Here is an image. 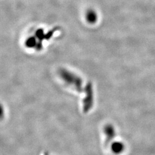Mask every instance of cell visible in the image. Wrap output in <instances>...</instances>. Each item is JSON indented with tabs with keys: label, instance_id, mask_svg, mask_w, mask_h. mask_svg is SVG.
<instances>
[{
	"label": "cell",
	"instance_id": "277c9868",
	"mask_svg": "<svg viewBox=\"0 0 155 155\" xmlns=\"http://www.w3.org/2000/svg\"><path fill=\"white\" fill-rule=\"evenodd\" d=\"M125 150V145L121 141H115L111 145V150L113 153L119 155Z\"/></svg>",
	"mask_w": 155,
	"mask_h": 155
},
{
	"label": "cell",
	"instance_id": "5b68a950",
	"mask_svg": "<svg viewBox=\"0 0 155 155\" xmlns=\"http://www.w3.org/2000/svg\"><path fill=\"white\" fill-rule=\"evenodd\" d=\"M87 19L91 23H94L97 20V15L93 11H89L87 14Z\"/></svg>",
	"mask_w": 155,
	"mask_h": 155
},
{
	"label": "cell",
	"instance_id": "8992f818",
	"mask_svg": "<svg viewBox=\"0 0 155 155\" xmlns=\"http://www.w3.org/2000/svg\"><path fill=\"white\" fill-rule=\"evenodd\" d=\"M45 155H48V153H46V154H45Z\"/></svg>",
	"mask_w": 155,
	"mask_h": 155
},
{
	"label": "cell",
	"instance_id": "7a4b0ae2",
	"mask_svg": "<svg viewBox=\"0 0 155 155\" xmlns=\"http://www.w3.org/2000/svg\"><path fill=\"white\" fill-rule=\"evenodd\" d=\"M86 96L85 99L83 100V111L84 113L88 112L92 107L93 104V91L91 83H89L86 86Z\"/></svg>",
	"mask_w": 155,
	"mask_h": 155
},
{
	"label": "cell",
	"instance_id": "3957f363",
	"mask_svg": "<svg viewBox=\"0 0 155 155\" xmlns=\"http://www.w3.org/2000/svg\"><path fill=\"white\" fill-rule=\"evenodd\" d=\"M104 131L106 136L105 144L107 147L116 136V130L112 125L107 124L104 127Z\"/></svg>",
	"mask_w": 155,
	"mask_h": 155
},
{
	"label": "cell",
	"instance_id": "6da1fadb",
	"mask_svg": "<svg viewBox=\"0 0 155 155\" xmlns=\"http://www.w3.org/2000/svg\"><path fill=\"white\" fill-rule=\"evenodd\" d=\"M61 78L68 84L74 87L78 91L81 92L82 89V80L77 75L67 71L66 69H62L60 71Z\"/></svg>",
	"mask_w": 155,
	"mask_h": 155
}]
</instances>
